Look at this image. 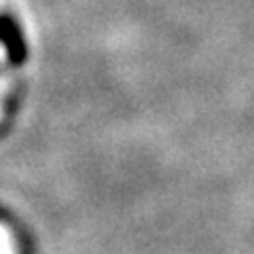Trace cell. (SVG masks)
Returning <instances> with one entry per match:
<instances>
[{
	"mask_svg": "<svg viewBox=\"0 0 254 254\" xmlns=\"http://www.w3.org/2000/svg\"><path fill=\"white\" fill-rule=\"evenodd\" d=\"M0 38H2V43H4L6 51H9V55H11V60L13 62H23V58H26V45H23V38L19 34L17 23L11 21L9 17L0 19Z\"/></svg>",
	"mask_w": 254,
	"mask_h": 254,
	"instance_id": "6da1fadb",
	"label": "cell"
}]
</instances>
